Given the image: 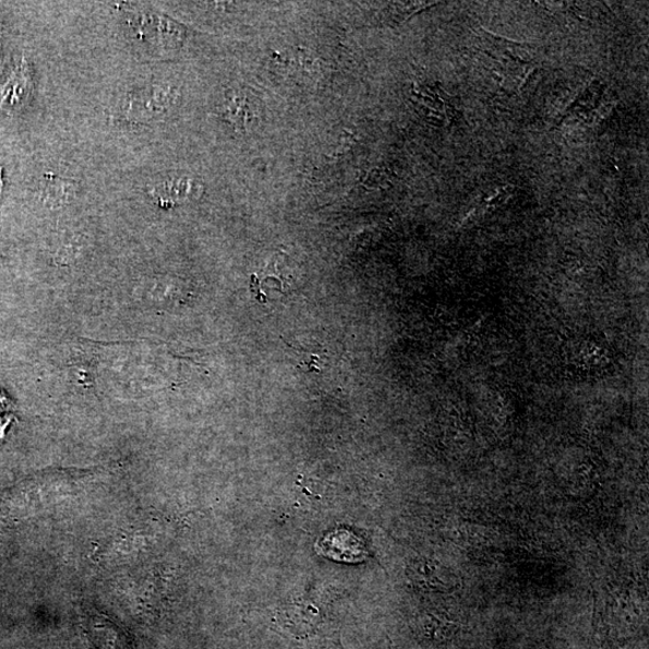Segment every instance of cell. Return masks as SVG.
<instances>
[{"label":"cell","mask_w":649,"mask_h":649,"mask_svg":"<svg viewBox=\"0 0 649 649\" xmlns=\"http://www.w3.org/2000/svg\"><path fill=\"white\" fill-rule=\"evenodd\" d=\"M32 89L31 79L27 70L25 59L20 68H17L13 75L8 80L5 86L0 93V108L4 105L16 106L22 105L27 99Z\"/></svg>","instance_id":"6da1fadb"},{"label":"cell","mask_w":649,"mask_h":649,"mask_svg":"<svg viewBox=\"0 0 649 649\" xmlns=\"http://www.w3.org/2000/svg\"><path fill=\"white\" fill-rule=\"evenodd\" d=\"M165 91L160 89H148V91H141V93L133 94L132 97H129L127 100L128 108L125 112L132 115L133 117H148L151 118L153 115H157L163 109L161 103L159 101V97Z\"/></svg>","instance_id":"7a4b0ae2"},{"label":"cell","mask_w":649,"mask_h":649,"mask_svg":"<svg viewBox=\"0 0 649 649\" xmlns=\"http://www.w3.org/2000/svg\"><path fill=\"white\" fill-rule=\"evenodd\" d=\"M152 194L160 205L180 203L189 195V183L187 181L167 182L155 189Z\"/></svg>","instance_id":"3957f363"},{"label":"cell","mask_w":649,"mask_h":649,"mask_svg":"<svg viewBox=\"0 0 649 649\" xmlns=\"http://www.w3.org/2000/svg\"><path fill=\"white\" fill-rule=\"evenodd\" d=\"M3 179H2V168H0V194H2L3 191Z\"/></svg>","instance_id":"277c9868"}]
</instances>
